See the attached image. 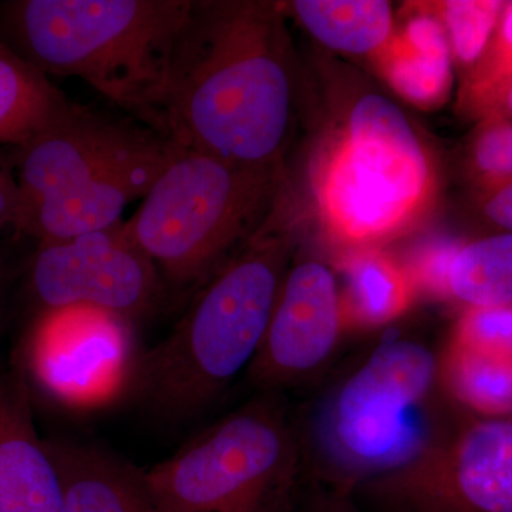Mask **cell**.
Listing matches in <instances>:
<instances>
[{
    "mask_svg": "<svg viewBox=\"0 0 512 512\" xmlns=\"http://www.w3.org/2000/svg\"><path fill=\"white\" fill-rule=\"evenodd\" d=\"M293 107L295 76L278 9L194 0L175 50L165 137L238 167L278 170Z\"/></svg>",
    "mask_w": 512,
    "mask_h": 512,
    "instance_id": "cell-1",
    "label": "cell"
},
{
    "mask_svg": "<svg viewBox=\"0 0 512 512\" xmlns=\"http://www.w3.org/2000/svg\"><path fill=\"white\" fill-rule=\"evenodd\" d=\"M440 360L426 346L393 339L306 409L295 413L308 485L353 497L446 443L453 426Z\"/></svg>",
    "mask_w": 512,
    "mask_h": 512,
    "instance_id": "cell-2",
    "label": "cell"
},
{
    "mask_svg": "<svg viewBox=\"0 0 512 512\" xmlns=\"http://www.w3.org/2000/svg\"><path fill=\"white\" fill-rule=\"evenodd\" d=\"M192 2L13 0L0 6V40L45 76L82 79L165 136L175 50Z\"/></svg>",
    "mask_w": 512,
    "mask_h": 512,
    "instance_id": "cell-3",
    "label": "cell"
},
{
    "mask_svg": "<svg viewBox=\"0 0 512 512\" xmlns=\"http://www.w3.org/2000/svg\"><path fill=\"white\" fill-rule=\"evenodd\" d=\"M291 239L259 229L200 285L187 312L143 352L134 399L167 423L194 420L252 365L291 265Z\"/></svg>",
    "mask_w": 512,
    "mask_h": 512,
    "instance_id": "cell-4",
    "label": "cell"
},
{
    "mask_svg": "<svg viewBox=\"0 0 512 512\" xmlns=\"http://www.w3.org/2000/svg\"><path fill=\"white\" fill-rule=\"evenodd\" d=\"M281 394L259 393L146 470L164 512L295 511L308 480Z\"/></svg>",
    "mask_w": 512,
    "mask_h": 512,
    "instance_id": "cell-5",
    "label": "cell"
},
{
    "mask_svg": "<svg viewBox=\"0 0 512 512\" xmlns=\"http://www.w3.org/2000/svg\"><path fill=\"white\" fill-rule=\"evenodd\" d=\"M323 227L353 251L396 237L433 195V168L402 110L366 94L313 167Z\"/></svg>",
    "mask_w": 512,
    "mask_h": 512,
    "instance_id": "cell-6",
    "label": "cell"
},
{
    "mask_svg": "<svg viewBox=\"0 0 512 512\" xmlns=\"http://www.w3.org/2000/svg\"><path fill=\"white\" fill-rule=\"evenodd\" d=\"M275 187L276 170L178 147L124 228L168 281L201 285L248 232L259 231Z\"/></svg>",
    "mask_w": 512,
    "mask_h": 512,
    "instance_id": "cell-7",
    "label": "cell"
},
{
    "mask_svg": "<svg viewBox=\"0 0 512 512\" xmlns=\"http://www.w3.org/2000/svg\"><path fill=\"white\" fill-rule=\"evenodd\" d=\"M141 356L133 320L55 309L37 311L18 366L32 392L69 412L92 413L133 397Z\"/></svg>",
    "mask_w": 512,
    "mask_h": 512,
    "instance_id": "cell-8",
    "label": "cell"
},
{
    "mask_svg": "<svg viewBox=\"0 0 512 512\" xmlns=\"http://www.w3.org/2000/svg\"><path fill=\"white\" fill-rule=\"evenodd\" d=\"M380 512H512V417H478L389 476L363 485Z\"/></svg>",
    "mask_w": 512,
    "mask_h": 512,
    "instance_id": "cell-9",
    "label": "cell"
},
{
    "mask_svg": "<svg viewBox=\"0 0 512 512\" xmlns=\"http://www.w3.org/2000/svg\"><path fill=\"white\" fill-rule=\"evenodd\" d=\"M37 311L94 309L136 320L153 308L160 271L124 222L63 241L42 242L29 268Z\"/></svg>",
    "mask_w": 512,
    "mask_h": 512,
    "instance_id": "cell-10",
    "label": "cell"
},
{
    "mask_svg": "<svg viewBox=\"0 0 512 512\" xmlns=\"http://www.w3.org/2000/svg\"><path fill=\"white\" fill-rule=\"evenodd\" d=\"M165 140L170 138L133 117L116 119L70 104L36 136L22 146L12 147L20 214L30 205L79 187L94 175L133 160Z\"/></svg>",
    "mask_w": 512,
    "mask_h": 512,
    "instance_id": "cell-11",
    "label": "cell"
},
{
    "mask_svg": "<svg viewBox=\"0 0 512 512\" xmlns=\"http://www.w3.org/2000/svg\"><path fill=\"white\" fill-rule=\"evenodd\" d=\"M343 329L338 279L318 259L289 265L264 342L249 366L259 392L308 380L335 352Z\"/></svg>",
    "mask_w": 512,
    "mask_h": 512,
    "instance_id": "cell-12",
    "label": "cell"
},
{
    "mask_svg": "<svg viewBox=\"0 0 512 512\" xmlns=\"http://www.w3.org/2000/svg\"><path fill=\"white\" fill-rule=\"evenodd\" d=\"M178 147L173 140H165L133 160L94 175L79 187L30 205L20 214L15 232L42 244L120 224L124 210L131 202L146 197Z\"/></svg>",
    "mask_w": 512,
    "mask_h": 512,
    "instance_id": "cell-13",
    "label": "cell"
},
{
    "mask_svg": "<svg viewBox=\"0 0 512 512\" xmlns=\"http://www.w3.org/2000/svg\"><path fill=\"white\" fill-rule=\"evenodd\" d=\"M0 512H66L62 481L33 419L22 369L0 372Z\"/></svg>",
    "mask_w": 512,
    "mask_h": 512,
    "instance_id": "cell-14",
    "label": "cell"
},
{
    "mask_svg": "<svg viewBox=\"0 0 512 512\" xmlns=\"http://www.w3.org/2000/svg\"><path fill=\"white\" fill-rule=\"evenodd\" d=\"M66 512H164L146 470L94 444L45 440Z\"/></svg>",
    "mask_w": 512,
    "mask_h": 512,
    "instance_id": "cell-15",
    "label": "cell"
},
{
    "mask_svg": "<svg viewBox=\"0 0 512 512\" xmlns=\"http://www.w3.org/2000/svg\"><path fill=\"white\" fill-rule=\"evenodd\" d=\"M375 55L394 92L417 106H439L450 94L453 56L433 13L420 12L407 19Z\"/></svg>",
    "mask_w": 512,
    "mask_h": 512,
    "instance_id": "cell-16",
    "label": "cell"
},
{
    "mask_svg": "<svg viewBox=\"0 0 512 512\" xmlns=\"http://www.w3.org/2000/svg\"><path fill=\"white\" fill-rule=\"evenodd\" d=\"M345 289L340 291L343 328H376L399 318L412 302L409 274L390 256L360 249L343 264Z\"/></svg>",
    "mask_w": 512,
    "mask_h": 512,
    "instance_id": "cell-17",
    "label": "cell"
},
{
    "mask_svg": "<svg viewBox=\"0 0 512 512\" xmlns=\"http://www.w3.org/2000/svg\"><path fill=\"white\" fill-rule=\"evenodd\" d=\"M440 360L444 390L484 419L512 417V352L448 340Z\"/></svg>",
    "mask_w": 512,
    "mask_h": 512,
    "instance_id": "cell-18",
    "label": "cell"
},
{
    "mask_svg": "<svg viewBox=\"0 0 512 512\" xmlns=\"http://www.w3.org/2000/svg\"><path fill=\"white\" fill-rule=\"evenodd\" d=\"M70 104L49 77L0 40V148L22 146Z\"/></svg>",
    "mask_w": 512,
    "mask_h": 512,
    "instance_id": "cell-19",
    "label": "cell"
},
{
    "mask_svg": "<svg viewBox=\"0 0 512 512\" xmlns=\"http://www.w3.org/2000/svg\"><path fill=\"white\" fill-rule=\"evenodd\" d=\"M292 10L322 45L352 55L376 53L393 32L392 6L380 0H296Z\"/></svg>",
    "mask_w": 512,
    "mask_h": 512,
    "instance_id": "cell-20",
    "label": "cell"
},
{
    "mask_svg": "<svg viewBox=\"0 0 512 512\" xmlns=\"http://www.w3.org/2000/svg\"><path fill=\"white\" fill-rule=\"evenodd\" d=\"M446 293L470 306H512V232L458 245L446 275Z\"/></svg>",
    "mask_w": 512,
    "mask_h": 512,
    "instance_id": "cell-21",
    "label": "cell"
},
{
    "mask_svg": "<svg viewBox=\"0 0 512 512\" xmlns=\"http://www.w3.org/2000/svg\"><path fill=\"white\" fill-rule=\"evenodd\" d=\"M504 6L505 2L500 0H448L436 3L434 18L443 26L451 56L467 72L476 66L490 45Z\"/></svg>",
    "mask_w": 512,
    "mask_h": 512,
    "instance_id": "cell-22",
    "label": "cell"
},
{
    "mask_svg": "<svg viewBox=\"0 0 512 512\" xmlns=\"http://www.w3.org/2000/svg\"><path fill=\"white\" fill-rule=\"evenodd\" d=\"M512 79V2H505L500 22L490 45L461 84V109L473 116L493 99L494 94Z\"/></svg>",
    "mask_w": 512,
    "mask_h": 512,
    "instance_id": "cell-23",
    "label": "cell"
},
{
    "mask_svg": "<svg viewBox=\"0 0 512 512\" xmlns=\"http://www.w3.org/2000/svg\"><path fill=\"white\" fill-rule=\"evenodd\" d=\"M468 164L478 185L510 180L512 120H483L468 148Z\"/></svg>",
    "mask_w": 512,
    "mask_h": 512,
    "instance_id": "cell-24",
    "label": "cell"
},
{
    "mask_svg": "<svg viewBox=\"0 0 512 512\" xmlns=\"http://www.w3.org/2000/svg\"><path fill=\"white\" fill-rule=\"evenodd\" d=\"M478 187V204L485 220L500 232H512V178Z\"/></svg>",
    "mask_w": 512,
    "mask_h": 512,
    "instance_id": "cell-25",
    "label": "cell"
},
{
    "mask_svg": "<svg viewBox=\"0 0 512 512\" xmlns=\"http://www.w3.org/2000/svg\"><path fill=\"white\" fill-rule=\"evenodd\" d=\"M20 215V191L13 165L12 147L0 148V232L16 231Z\"/></svg>",
    "mask_w": 512,
    "mask_h": 512,
    "instance_id": "cell-26",
    "label": "cell"
},
{
    "mask_svg": "<svg viewBox=\"0 0 512 512\" xmlns=\"http://www.w3.org/2000/svg\"><path fill=\"white\" fill-rule=\"evenodd\" d=\"M352 497L326 493L319 488L309 487L303 495L301 503L293 512H355Z\"/></svg>",
    "mask_w": 512,
    "mask_h": 512,
    "instance_id": "cell-27",
    "label": "cell"
},
{
    "mask_svg": "<svg viewBox=\"0 0 512 512\" xmlns=\"http://www.w3.org/2000/svg\"><path fill=\"white\" fill-rule=\"evenodd\" d=\"M478 119H507L512 120V79L494 94L487 106L481 111Z\"/></svg>",
    "mask_w": 512,
    "mask_h": 512,
    "instance_id": "cell-28",
    "label": "cell"
},
{
    "mask_svg": "<svg viewBox=\"0 0 512 512\" xmlns=\"http://www.w3.org/2000/svg\"><path fill=\"white\" fill-rule=\"evenodd\" d=\"M3 278H5V266H3L2 258H0V295H2Z\"/></svg>",
    "mask_w": 512,
    "mask_h": 512,
    "instance_id": "cell-29",
    "label": "cell"
}]
</instances>
